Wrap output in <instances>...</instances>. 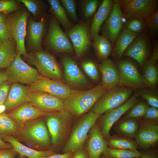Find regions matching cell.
<instances>
[{
  "mask_svg": "<svg viewBox=\"0 0 158 158\" xmlns=\"http://www.w3.org/2000/svg\"><path fill=\"white\" fill-rule=\"evenodd\" d=\"M13 136L35 150L43 151L51 149L49 132L43 117L29 121L18 127L16 132Z\"/></svg>",
  "mask_w": 158,
  "mask_h": 158,
  "instance_id": "cell-1",
  "label": "cell"
},
{
  "mask_svg": "<svg viewBox=\"0 0 158 158\" xmlns=\"http://www.w3.org/2000/svg\"><path fill=\"white\" fill-rule=\"evenodd\" d=\"M108 90L101 84L87 91L73 90L69 96L63 100L64 110L72 116L79 117L92 108Z\"/></svg>",
  "mask_w": 158,
  "mask_h": 158,
  "instance_id": "cell-2",
  "label": "cell"
},
{
  "mask_svg": "<svg viewBox=\"0 0 158 158\" xmlns=\"http://www.w3.org/2000/svg\"><path fill=\"white\" fill-rule=\"evenodd\" d=\"M25 59L29 63L35 66L42 76L54 80L64 82L61 66L55 57L44 50L30 52Z\"/></svg>",
  "mask_w": 158,
  "mask_h": 158,
  "instance_id": "cell-3",
  "label": "cell"
},
{
  "mask_svg": "<svg viewBox=\"0 0 158 158\" xmlns=\"http://www.w3.org/2000/svg\"><path fill=\"white\" fill-rule=\"evenodd\" d=\"M100 116L91 111L78 120L64 147V153L74 152L82 148L88 132Z\"/></svg>",
  "mask_w": 158,
  "mask_h": 158,
  "instance_id": "cell-4",
  "label": "cell"
},
{
  "mask_svg": "<svg viewBox=\"0 0 158 158\" xmlns=\"http://www.w3.org/2000/svg\"><path fill=\"white\" fill-rule=\"evenodd\" d=\"M133 89L116 86L108 90L97 101L92 108L95 114H102L106 111L117 107L125 103L131 94Z\"/></svg>",
  "mask_w": 158,
  "mask_h": 158,
  "instance_id": "cell-5",
  "label": "cell"
},
{
  "mask_svg": "<svg viewBox=\"0 0 158 158\" xmlns=\"http://www.w3.org/2000/svg\"><path fill=\"white\" fill-rule=\"evenodd\" d=\"M44 44L47 48L56 53L69 54L74 53L73 47L69 39L51 14Z\"/></svg>",
  "mask_w": 158,
  "mask_h": 158,
  "instance_id": "cell-6",
  "label": "cell"
},
{
  "mask_svg": "<svg viewBox=\"0 0 158 158\" xmlns=\"http://www.w3.org/2000/svg\"><path fill=\"white\" fill-rule=\"evenodd\" d=\"M29 13L24 10H18L8 15V22L12 37L16 44L17 55H23L25 58L28 53L25 40Z\"/></svg>",
  "mask_w": 158,
  "mask_h": 158,
  "instance_id": "cell-7",
  "label": "cell"
},
{
  "mask_svg": "<svg viewBox=\"0 0 158 158\" xmlns=\"http://www.w3.org/2000/svg\"><path fill=\"white\" fill-rule=\"evenodd\" d=\"M8 81L10 83H17L30 85L40 75L37 69L25 62L20 56L17 55L5 71Z\"/></svg>",
  "mask_w": 158,
  "mask_h": 158,
  "instance_id": "cell-8",
  "label": "cell"
},
{
  "mask_svg": "<svg viewBox=\"0 0 158 158\" xmlns=\"http://www.w3.org/2000/svg\"><path fill=\"white\" fill-rule=\"evenodd\" d=\"M72 117L65 110L59 112H48L44 116L53 146H57L64 137Z\"/></svg>",
  "mask_w": 158,
  "mask_h": 158,
  "instance_id": "cell-9",
  "label": "cell"
},
{
  "mask_svg": "<svg viewBox=\"0 0 158 158\" xmlns=\"http://www.w3.org/2000/svg\"><path fill=\"white\" fill-rule=\"evenodd\" d=\"M124 16L130 19L137 18L145 20L147 23L157 9L156 0H118Z\"/></svg>",
  "mask_w": 158,
  "mask_h": 158,
  "instance_id": "cell-10",
  "label": "cell"
},
{
  "mask_svg": "<svg viewBox=\"0 0 158 158\" xmlns=\"http://www.w3.org/2000/svg\"><path fill=\"white\" fill-rule=\"evenodd\" d=\"M90 25L88 22H81L66 31L72 42L76 58H79L83 56L91 45Z\"/></svg>",
  "mask_w": 158,
  "mask_h": 158,
  "instance_id": "cell-11",
  "label": "cell"
},
{
  "mask_svg": "<svg viewBox=\"0 0 158 158\" xmlns=\"http://www.w3.org/2000/svg\"><path fill=\"white\" fill-rule=\"evenodd\" d=\"M28 87L30 91L46 93L63 100L67 98L73 90L67 84L41 75Z\"/></svg>",
  "mask_w": 158,
  "mask_h": 158,
  "instance_id": "cell-12",
  "label": "cell"
},
{
  "mask_svg": "<svg viewBox=\"0 0 158 158\" xmlns=\"http://www.w3.org/2000/svg\"><path fill=\"white\" fill-rule=\"evenodd\" d=\"M117 66L120 76L118 85L136 90L146 87L141 75L133 63L128 60H123L118 62Z\"/></svg>",
  "mask_w": 158,
  "mask_h": 158,
  "instance_id": "cell-13",
  "label": "cell"
},
{
  "mask_svg": "<svg viewBox=\"0 0 158 158\" xmlns=\"http://www.w3.org/2000/svg\"><path fill=\"white\" fill-rule=\"evenodd\" d=\"M137 101V96L135 95H133L123 104L106 111L101 116H99V127L104 139H107L110 136V130L114 123Z\"/></svg>",
  "mask_w": 158,
  "mask_h": 158,
  "instance_id": "cell-14",
  "label": "cell"
},
{
  "mask_svg": "<svg viewBox=\"0 0 158 158\" xmlns=\"http://www.w3.org/2000/svg\"><path fill=\"white\" fill-rule=\"evenodd\" d=\"M124 16L118 1H114L112 8L102 29L104 36L112 43L116 40L120 33Z\"/></svg>",
  "mask_w": 158,
  "mask_h": 158,
  "instance_id": "cell-15",
  "label": "cell"
},
{
  "mask_svg": "<svg viewBox=\"0 0 158 158\" xmlns=\"http://www.w3.org/2000/svg\"><path fill=\"white\" fill-rule=\"evenodd\" d=\"M64 80L69 86L82 87L90 85L75 61L69 56L64 54L61 58Z\"/></svg>",
  "mask_w": 158,
  "mask_h": 158,
  "instance_id": "cell-16",
  "label": "cell"
},
{
  "mask_svg": "<svg viewBox=\"0 0 158 158\" xmlns=\"http://www.w3.org/2000/svg\"><path fill=\"white\" fill-rule=\"evenodd\" d=\"M28 102L48 112L64 110L63 99L44 92H33L29 90Z\"/></svg>",
  "mask_w": 158,
  "mask_h": 158,
  "instance_id": "cell-17",
  "label": "cell"
},
{
  "mask_svg": "<svg viewBox=\"0 0 158 158\" xmlns=\"http://www.w3.org/2000/svg\"><path fill=\"white\" fill-rule=\"evenodd\" d=\"M48 112L26 102L7 114L18 127L29 121L44 117Z\"/></svg>",
  "mask_w": 158,
  "mask_h": 158,
  "instance_id": "cell-18",
  "label": "cell"
},
{
  "mask_svg": "<svg viewBox=\"0 0 158 158\" xmlns=\"http://www.w3.org/2000/svg\"><path fill=\"white\" fill-rule=\"evenodd\" d=\"M138 146L145 150L153 147L158 141V126L157 123L142 122L134 137Z\"/></svg>",
  "mask_w": 158,
  "mask_h": 158,
  "instance_id": "cell-19",
  "label": "cell"
},
{
  "mask_svg": "<svg viewBox=\"0 0 158 158\" xmlns=\"http://www.w3.org/2000/svg\"><path fill=\"white\" fill-rule=\"evenodd\" d=\"M45 23L43 18L38 21L31 18L28 20L27 46L30 52L43 50L42 47V42L45 31Z\"/></svg>",
  "mask_w": 158,
  "mask_h": 158,
  "instance_id": "cell-20",
  "label": "cell"
},
{
  "mask_svg": "<svg viewBox=\"0 0 158 158\" xmlns=\"http://www.w3.org/2000/svg\"><path fill=\"white\" fill-rule=\"evenodd\" d=\"M29 91L28 87L17 83H12L4 104L5 107V112L7 114L22 104L28 102Z\"/></svg>",
  "mask_w": 158,
  "mask_h": 158,
  "instance_id": "cell-21",
  "label": "cell"
},
{
  "mask_svg": "<svg viewBox=\"0 0 158 158\" xmlns=\"http://www.w3.org/2000/svg\"><path fill=\"white\" fill-rule=\"evenodd\" d=\"M90 131L87 149L89 158H99L107 148V141L103 136L99 126L95 123Z\"/></svg>",
  "mask_w": 158,
  "mask_h": 158,
  "instance_id": "cell-22",
  "label": "cell"
},
{
  "mask_svg": "<svg viewBox=\"0 0 158 158\" xmlns=\"http://www.w3.org/2000/svg\"><path fill=\"white\" fill-rule=\"evenodd\" d=\"M99 68L102 75L101 84L104 88L108 90L118 85L119 72L111 60L107 59L101 62L99 65Z\"/></svg>",
  "mask_w": 158,
  "mask_h": 158,
  "instance_id": "cell-23",
  "label": "cell"
},
{
  "mask_svg": "<svg viewBox=\"0 0 158 158\" xmlns=\"http://www.w3.org/2000/svg\"><path fill=\"white\" fill-rule=\"evenodd\" d=\"M1 139L4 141L10 144L19 155L25 156L28 158H40L56 154V153L52 149L42 151L28 147L22 144L12 135L4 137Z\"/></svg>",
  "mask_w": 158,
  "mask_h": 158,
  "instance_id": "cell-24",
  "label": "cell"
},
{
  "mask_svg": "<svg viewBox=\"0 0 158 158\" xmlns=\"http://www.w3.org/2000/svg\"><path fill=\"white\" fill-rule=\"evenodd\" d=\"M114 3L113 0H103L100 5L90 25L89 35L91 40L99 35L101 26L111 11Z\"/></svg>",
  "mask_w": 158,
  "mask_h": 158,
  "instance_id": "cell-25",
  "label": "cell"
},
{
  "mask_svg": "<svg viewBox=\"0 0 158 158\" xmlns=\"http://www.w3.org/2000/svg\"><path fill=\"white\" fill-rule=\"evenodd\" d=\"M148 54L147 40L144 37L140 36L129 46L123 55L135 60L142 68L146 62Z\"/></svg>",
  "mask_w": 158,
  "mask_h": 158,
  "instance_id": "cell-26",
  "label": "cell"
},
{
  "mask_svg": "<svg viewBox=\"0 0 158 158\" xmlns=\"http://www.w3.org/2000/svg\"><path fill=\"white\" fill-rule=\"evenodd\" d=\"M17 55L16 44L13 37L0 44V69L6 68Z\"/></svg>",
  "mask_w": 158,
  "mask_h": 158,
  "instance_id": "cell-27",
  "label": "cell"
},
{
  "mask_svg": "<svg viewBox=\"0 0 158 158\" xmlns=\"http://www.w3.org/2000/svg\"><path fill=\"white\" fill-rule=\"evenodd\" d=\"M138 34L132 32L125 28L121 30L118 36L114 51V56L119 59Z\"/></svg>",
  "mask_w": 158,
  "mask_h": 158,
  "instance_id": "cell-28",
  "label": "cell"
},
{
  "mask_svg": "<svg viewBox=\"0 0 158 158\" xmlns=\"http://www.w3.org/2000/svg\"><path fill=\"white\" fill-rule=\"evenodd\" d=\"M157 61L150 58L146 61L143 67L142 78L145 85L154 90L158 83V71Z\"/></svg>",
  "mask_w": 158,
  "mask_h": 158,
  "instance_id": "cell-29",
  "label": "cell"
},
{
  "mask_svg": "<svg viewBox=\"0 0 158 158\" xmlns=\"http://www.w3.org/2000/svg\"><path fill=\"white\" fill-rule=\"evenodd\" d=\"M92 40L93 46L98 60L101 62L107 59L112 51L111 45L108 40L99 35Z\"/></svg>",
  "mask_w": 158,
  "mask_h": 158,
  "instance_id": "cell-30",
  "label": "cell"
},
{
  "mask_svg": "<svg viewBox=\"0 0 158 158\" xmlns=\"http://www.w3.org/2000/svg\"><path fill=\"white\" fill-rule=\"evenodd\" d=\"M47 1L50 6V10L51 14L59 23L62 25L66 31L72 28L74 25L69 19L59 0H48Z\"/></svg>",
  "mask_w": 158,
  "mask_h": 158,
  "instance_id": "cell-31",
  "label": "cell"
},
{
  "mask_svg": "<svg viewBox=\"0 0 158 158\" xmlns=\"http://www.w3.org/2000/svg\"><path fill=\"white\" fill-rule=\"evenodd\" d=\"M106 139L108 145L111 148L137 150L139 147L135 140L123 136H110Z\"/></svg>",
  "mask_w": 158,
  "mask_h": 158,
  "instance_id": "cell-32",
  "label": "cell"
},
{
  "mask_svg": "<svg viewBox=\"0 0 158 158\" xmlns=\"http://www.w3.org/2000/svg\"><path fill=\"white\" fill-rule=\"evenodd\" d=\"M138 128V123L135 119L126 118L117 125V130L123 136L131 138L135 137Z\"/></svg>",
  "mask_w": 158,
  "mask_h": 158,
  "instance_id": "cell-33",
  "label": "cell"
},
{
  "mask_svg": "<svg viewBox=\"0 0 158 158\" xmlns=\"http://www.w3.org/2000/svg\"><path fill=\"white\" fill-rule=\"evenodd\" d=\"M103 154L106 158H138L141 157L142 153L137 150L107 147Z\"/></svg>",
  "mask_w": 158,
  "mask_h": 158,
  "instance_id": "cell-34",
  "label": "cell"
},
{
  "mask_svg": "<svg viewBox=\"0 0 158 158\" xmlns=\"http://www.w3.org/2000/svg\"><path fill=\"white\" fill-rule=\"evenodd\" d=\"M18 127L5 112L0 113V138L13 135L16 132Z\"/></svg>",
  "mask_w": 158,
  "mask_h": 158,
  "instance_id": "cell-35",
  "label": "cell"
},
{
  "mask_svg": "<svg viewBox=\"0 0 158 158\" xmlns=\"http://www.w3.org/2000/svg\"><path fill=\"white\" fill-rule=\"evenodd\" d=\"M26 7L29 11L32 14L34 17L41 18L44 15L45 9V3L38 0H19Z\"/></svg>",
  "mask_w": 158,
  "mask_h": 158,
  "instance_id": "cell-36",
  "label": "cell"
},
{
  "mask_svg": "<svg viewBox=\"0 0 158 158\" xmlns=\"http://www.w3.org/2000/svg\"><path fill=\"white\" fill-rule=\"evenodd\" d=\"M100 2L98 0L80 1L82 11L85 18H89L95 13L99 5Z\"/></svg>",
  "mask_w": 158,
  "mask_h": 158,
  "instance_id": "cell-37",
  "label": "cell"
},
{
  "mask_svg": "<svg viewBox=\"0 0 158 158\" xmlns=\"http://www.w3.org/2000/svg\"><path fill=\"white\" fill-rule=\"evenodd\" d=\"M149 107L143 102L135 104L129 109L126 118L135 119L144 116Z\"/></svg>",
  "mask_w": 158,
  "mask_h": 158,
  "instance_id": "cell-38",
  "label": "cell"
},
{
  "mask_svg": "<svg viewBox=\"0 0 158 158\" xmlns=\"http://www.w3.org/2000/svg\"><path fill=\"white\" fill-rule=\"evenodd\" d=\"M60 3L63 8L67 15L72 20L77 22L79 19L76 11V3L74 0H61Z\"/></svg>",
  "mask_w": 158,
  "mask_h": 158,
  "instance_id": "cell-39",
  "label": "cell"
},
{
  "mask_svg": "<svg viewBox=\"0 0 158 158\" xmlns=\"http://www.w3.org/2000/svg\"><path fill=\"white\" fill-rule=\"evenodd\" d=\"M81 66L86 74L93 80L96 81L99 78V74L97 67L93 61L87 60L82 61Z\"/></svg>",
  "mask_w": 158,
  "mask_h": 158,
  "instance_id": "cell-40",
  "label": "cell"
},
{
  "mask_svg": "<svg viewBox=\"0 0 158 158\" xmlns=\"http://www.w3.org/2000/svg\"><path fill=\"white\" fill-rule=\"evenodd\" d=\"M130 19L126 24V28L132 32L139 34L142 30L146 21L144 19L137 18Z\"/></svg>",
  "mask_w": 158,
  "mask_h": 158,
  "instance_id": "cell-41",
  "label": "cell"
},
{
  "mask_svg": "<svg viewBox=\"0 0 158 158\" xmlns=\"http://www.w3.org/2000/svg\"><path fill=\"white\" fill-rule=\"evenodd\" d=\"M19 2L14 0H0V13L8 15L18 9Z\"/></svg>",
  "mask_w": 158,
  "mask_h": 158,
  "instance_id": "cell-42",
  "label": "cell"
},
{
  "mask_svg": "<svg viewBox=\"0 0 158 158\" xmlns=\"http://www.w3.org/2000/svg\"><path fill=\"white\" fill-rule=\"evenodd\" d=\"M136 95L140 96L146 100L151 107H158V99L157 95L152 91L145 89V88L137 90Z\"/></svg>",
  "mask_w": 158,
  "mask_h": 158,
  "instance_id": "cell-43",
  "label": "cell"
},
{
  "mask_svg": "<svg viewBox=\"0 0 158 158\" xmlns=\"http://www.w3.org/2000/svg\"><path fill=\"white\" fill-rule=\"evenodd\" d=\"M11 84L7 81L0 85V113L5 112L4 104L8 96Z\"/></svg>",
  "mask_w": 158,
  "mask_h": 158,
  "instance_id": "cell-44",
  "label": "cell"
},
{
  "mask_svg": "<svg viewBox=\"0 0 158 158\" xmlns=\"http://www.w3.org/2000/svg\"><path fill=\"white\" fill-rule=\"evenodd\" d=\"M11 37H12L8 22L0 23V41L3 42Z\"/></svg>",
  "mask_w": 158,
  "mask_h": 158,
  "instance_id": "cell-45",
  "label": "cell"
},
{
  "mask_svg": "<svg viewBox=\"0 0 158 158\" xmlns=\"http://www.w3.org/2000/svg\"><path fill=\"white\" fill-rule=\"evenodd\" d=\"M143 117L147 121L151 123H157L158 120L157 108L152 107H149Z\"/></svg>",
  "mask_w": 158,
  "mask_h": 158,
  "instance_id": "cell-46",
  "label": "cell"
},
{
  "mask_svg": "<svg viewBox=\"0 0 158 158\" xmlns=\"http://www.w3.org/2000/svg\"><path fill=\"white\" fill-rule=\"evenodd\" d=\"M149 28L154 31L158 29V11L157 9L147 23Z\"/></svg>",
  "mask_w": 158,
  "mask_h": 158,
  "instance_id": "cell-47",
  "label": "cell"
},
{
  "mask_svg": "<svg viewBox=\"0 0 158 158\" xmlns=\"http://www.w3.org/2000/svg\"><path fill=\"white\" fill-rule=\"evenodd\" d=\"M18 154L13 148L0 149V158H14Z\"/></svg>",
  "mask_w": 158,
  "mask_h": 158,
  "instance_id": "cell-48",
  "label": "cell"
},
{
  "mask_svg": "<svg viewBox=\"0 0 158 158\" xmlns=\"http://www.w3.org/2000/svg\"><path fill=\"white\" fill-rule=\"evenodd\" d=\"M142 153L141 158H158V152L155 149H149Z\"/></svg>",
  "mask_w": 158,
  "mask_h": 158,
  "instance_id": "cell-49",
  "label": "cell"
},
{
  "mask_svg": "<svg viewBox=\"0 0 158 158\" xmlns=\"http://www.w3.org/2000/svg\"><path fill=\"white\" fill-rule=\"evenodd\" d=\"M71 158H89L87 153L82 148L73 153Z\"/></svg>",
  "mask_w": 158,
  "mask_h": 158,
  "instance_id": "cell-50",
  "label": "cell"
},
{
  "mask_svg": "<svg viewBox=\"0 0 158 158\" xmlns=\"http://www.w3.org/2000/svg\"><path fill=\"white\" fill-rule=\"evenodd\" d=\"M73 152H68L62 154H54L45 157L40 158H71L73 155Z\"/></svg>",
  "mask_w": 158,
  "mask_h": 158,
  "instance_id": "cell-51",
  "label": "cell"
},
{
  "mask_svg": "<svg viewBox=\"0 0 158 158\" xmlns=\"http://www.w3.org/2000/svg\"><path fill=\"white\" fill-rule=\"evenodd\" d=\"M12 147V146L10 144L6 142L0 138V149H5Z\"/></svg>",
  "mask_w": 158,
  "mask_h": 158,
  "instance_id": "cell-52",
  "label": "cell"
},
{
  "mask_svg": "<svg viewBox=\"0 0 158 158\" xmlns=\"http://www.w3.org/2000/svg\"><path fill=\"white\" fill-rule=\"evenodd\" d=\"M150 58L156 61L158 59V48L157 44L154 46L153 54Z\"/></svg>",
  "mask_w": 158,
  "mask_h": 158,
  "instance_id": "cell-53",
  "label": "cell"
},
{
  "mask_svg": "<svg viewBox=\"0 0 158 158\" xmlns=\"http://www.w3.org/2000/svg\"><path fill=\"white\" fill-rule=\"evenodd\" d=\"M8 77L5 72L0 71V85L4 82L8 81Z\"/></svg>",
  "mask_w": 158,
  "mask_h": 158,
  "instance_id": "cell-54",
  "label": "cell"
},
{
  "mask_svg": "<svg viewBox=\"0 0 158 158\" xmlns=\"http://www.w3.org/2000/svg\"><path fill=\"white\" fill-rule=\"evenodd\" d=\"M8 15L0 13V23H6L8 22Z\"/></svg>",
  "mask_w": 158,
  "mask_h": 158,
  "instance_id": "cell-55",
  "label": "cell"
},
{
  "mask_svg": "<svg viewBox=\"0 0 158 158\" xmlns=\"http://www.w3.org/2000/svg\"><path fill=\"white\" fill-rule=\"evenodd\" d=\"M18 158H28L25 156H21L19 155Z\"/></svg>",
  "mask_w": 158,
  "mask_h": 158,
  "instance_id": "cell-56",
  "label": "cell"
},
{
  "mask_svg": "<svg viewBox=\"0 0 158 158\" xmlns=\"http://www.w3.org/2000/svg\"><path fill=\"white\" fill-rule=\"evenodd\" d=\"M2 42H1L0 41V44H1V43Z\"/></svg>",
  "mask_w": 158,
  "mask_h": 158,
  "instance_id": "cell-57",
  "label": "cell"
},
{
  "mask_svg": "<svg viewBox=\"0 0 158 158\" xmlns=\"http://www.w3.org/2000/svg\"></svg>",
  "mask_w": 158,
  "mask_h": 158,
  "instance_id": "cell-58",
  "label": "cell"
},
{
  "mask_svg": "<svg viewBox=\"0 0 158 158\" xmlns=\"http://www.w3.org/2000/svg\"></svg>",
  "mask_w": 158,
  "mask_h": 158,
  "instance_id": "cell-59",
  "label": "cell"
}]
</instances>
